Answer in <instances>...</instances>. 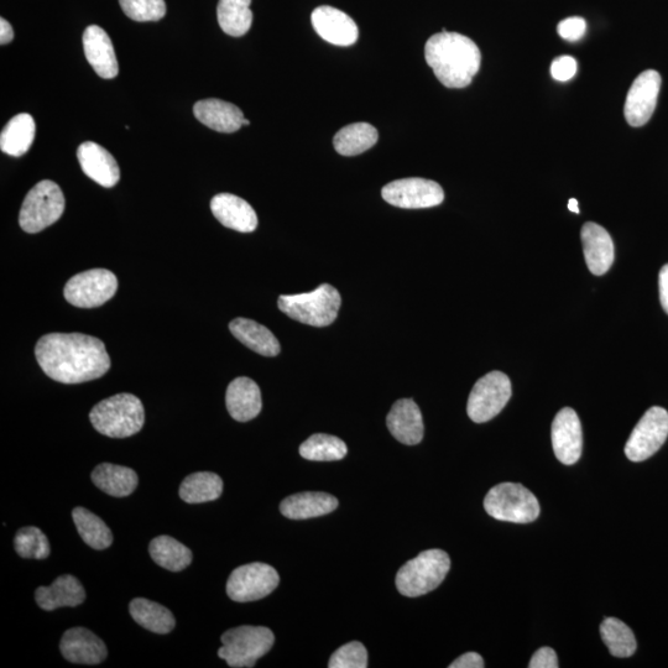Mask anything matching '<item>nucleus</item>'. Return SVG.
<instances>
[{
  "instance_id": "72a5a7b5",
  "label": "nucleus",
  "mask_w": 668,
  "mask_h": 668,
  "mask_svg": "<svg viewBox=\"0 0 668 668\" xmlns=\"http://www.w3.org/2000/svg\"><path fill=\"white\" fill-rule=\"evenodd\" d=\"M223 493V480L216 473L198 472L190 474L180 487V498L187 504H202L215 501Z\"/></svg>"
},
{
  "instance_id": "a18cd8bd",
  "label": "nucleus",
  "mask_w": 668,
  "mask_h": 668,
  "mask_svg": "<svg viewBox=\"0 0 668 668\" xmlns=\"http://www.w3.org/2000/svg\"><path fill=\"white\" fill-rule=\"evenodd\" d=\"M660 301L662 309L668 315V264L664 265L659 275Z\"/></svg>"
},
{
  "instance_id": "4468645a",
  "label": "nucleus",
  "mask_w": 668,
  "mask_h": 668,
  "mask_svg": "<svg viewBox=\"0 0 668 668\" xmlns=\"http://www.w3.org/2000/svg\"><path fill=\"white\" fill-rule=\"evenodd\" d=\"M661 88L660 73L647 70L631 85L625 102V118L631 127H643L655 112Z\"/></svg>"
},
{
  "instance_id": "2f4dec72",
  "label": "nucleus",
  "mask_w": 668,
  "mask_h": 668,
  "mask_svg": "<svg viewBox=\"0 0 668 668\" xmlns=\"http://www.w3.org/2000/svg\"><path fill=\"white\" fill-rule=\"evenodd\" d=\"M149 552L156 565L171 572H181L189 567L193 560L189 547L170 536L155 537L150 542Z\"/></svg>"
},
{
  "instance_id": "0eeeda50",
  "label": "nucleus",
  "mask_w": 668,
  "mask_h": 668,
  "mask_svg": "<svg viewBox=\"0 0 668 668\" xmlns=\"http://www.w3.org/2000/svg\"><path fill=\"white\" fill-rule=\"evenodd\" d=\"M484 509L492 518L506 523L529 524L539 518L540 504L524 485L501 483L489 490Z\"/></svg>"
},
{
  "instance_id": "473e14b6",
  "label": "nucleus",
  "mask_w": 668,
  "mask_h": 668,
  "mask_svg": "<svg viewBox=\"0 0 668 668\" xmlns=\"http://www.w3.org/2000/svg\"><path fill=\"white\" fill-rule=\"evenodd\" d=\"M252 0H219L217 18L224 33L239 38L248 33L253 24Z\"/></svg>"
},
{
  "instance_id": "6e6552de",
  "label": "nucleus",
  "mask_w": 668,
  "mask_h": 668,
  "mask_svg": "<svg viewBox=\"0 0 668 668\" xmlns=\"http://www.w3.org/2000/svg\"><path fill=\"white\" fill-rule=\"evenodd\" d=\"M65 211V196L54 181H41L26 195L19 223L26 233H39L59 221Z\"/></svg>"
},
{
  "instance_id": "39448f33",
  "label": "nucleus",
  "mask_w": 668,
  "mask_h": 668,
  "mask_svg": "<svg viewBox=\"0 0 668 668\" xmlns=\"http://www.w3.org/2000/svg\"><path fill=\"white\" fill-rule=\"evenodd\" d=\"M451 558L442 550L421 552L396 574V587L405 597H420L435 591L450 572Z\"/></svg>"
},
{
  "instance_id": "c03bdc74",
  "label": "nucleus",
  "mask_w": 668,
  "mask_h": 668,
  "mask_svg": "<svg viewBox=\"0 0 668 668\" xmlns=\"http://www.w3.org/2000/svg\"><path fill=\"white\" fill-rule=\"evenodd\" d=\"M484 666L482 656L477 654V652H467V654L459 656L457 660H454L450 668H483Z\"/></svg>"
},
{
  "instance_id": "bb28decb",
  "label": "nucleus",
  "mask_w": 668,
  "mask_h": 668,
  "mask_svg": "<svg viewBox=\"0 0 668 668\" xmlns=\"http://www.w3.org/2000/svg\"><path fill=\"white\" fill-rule=\"evenodd\" d=\"M234 337L245 347L264 357H276L280 353V343L274 333L258 322L248 318H236L229 325Z\"/></svg>"
},
{
  "instance_id": "7c9ffc66",
  "label": "nucleus",
  "mask_w": 668,
  "mask_h": 668,
  "mask_svg": "<svg viewBox=\"0 0 668 668\" xmlns=\"http://www.w3.org/2000/svg\"><path fill=\"white\" fill-rule=\"evenodd\" d=\"M379 133L369 123H354L339 130L333 139L334 149L343 156H356L377 144Z\"/></svg>"
},
{
  "instance_id": "f03ea898",
  "label": "nucleus",
  "mask_w": 668,
  "mask_h": 668,
  "mask_svg": "<svg viewBox=\"0 0 668 668\" xmlns=\"http://www.w3.org/2000/svg\"><path fill=\"white\" fill-rule=\"evenodd\" d=\"M425 59L438 81L447 88L471 85L482 64V54L473 40L446 30L427 41Z\"/></svg>"
},
{
  "instance_id": "4c0bfd02",
  "label": "nucleus",
  "mask_w": 668,
  "mask_h": 668,
  "mask_svg": "<svg viewBox=\"0 0 668 668\" xmlns=\"http://www.w3.org/2000/svg\"><path fill=\"white\" fill-rule=\"evenodd\" d=\"M15 551L23 558H35L45 560L50 555V544L48 537L39 527H23L17 532L14 539Z\"/></svg>"
},
{
  "instance_id": "e433bc0d",
  "label": "nucleus",
  "mask_w": 668,
  "mask_h": 668,
  "mask_svg": "<svg viewBox=\"0 0 668 668\" xmlns=\"http://www.w3.org/2000/svg\"><path fill=\"white\" fill-rule=\"evenodd\" d=\"M600 635L610 654L615 657H630L636 651L633 630L617 618H607L600 624Z\"/></svg>"
},
{
  "instance_id": "dca6fc26",
  "label": "nucleus",
  "mask_w": 668,
  "mask_h": 668,
  "mask_svg": "<svg viewBox=\"0 0 668 668\" xmlns=\"http://www.w3.org/2000/svg\"><path fill=\"white\" fill-rule=\"evenodd\" d=\"M311 20L316 33L327 43L336 46H351L357 43L358 26L342 10L323 5L313 10Z\"/></svg>"
},
{
  "instance_id": "5701e85b",
  "label": "nucleus",
  "mask_w": 668,
  "mask_h": 668,
  "mask_svg": "<svg viewBox=\"0 0 668 668\" xmlns=\"http://www.w3.org/2000/svg\"><path fill=\"white\" fill-rule=\"evenodd\" d=\"M35 600L46 612L64 607L75 608L85 602L86 591L76 577L62 574L50 587L36 589Z\"/></svg>"
},
{
  "instance_id": "58836bf2",
  "label": "nucleus",
  "mask_w": 668,
  "mask_h": 668,
  "mask_svg": "<svg viewBox=\"0 0 668 668\" xmlns=\"http://www.w3.org/2000/svg\"><path fill=\"white\" fill-rule=\"evenodd\" d=\"M119 3L135 22H159L166 14L165 0H119Z\"/></svg>"
},
{
  "instance_id": "f257e3e1",
  "label": "nucleus",
  "mask_w": 668,
  "mask_h": 668,
  "mask_svg": "<svg viewBox=\"0 0 668 668\" xmlns=\"http://www.w3.org/2000/svg\"><path fill=\"white\" fill-rule=\"evenodd\" d=\"M35 356L55 382L81 384L102 378L111 368L106 346L82 333H50L39 339Z\"/></svg>"
},
{
  "instance_id": "9d476101",
  "label": "nucleus",
  "mask_w": 668,
  "mask_h": 668,
  "mask_svg": "<svg viewBox=\"0 0 668 668\" xmlns=\"http://www.w3.org/2000/svg\"><path fill=\"white\" fill-rule=\"evenodd\" d=\"M511 398L508 375L492 372L479 379L469 395L467 412L476 424H484L498 416Z\"/></svg>"
},
{
  "instance_id": "9b49d317",
  "label": "nucleus",
  "mask_w": 668,
  "mask_h": 668,
  "mask_svg": "<svg viewBox=\"0 0 668 668\" xmlns=\"http://www.w3.org/2000/svg\"><path fill=\"white\" fill-rule=\"evenodd\" d=\"M280 577L266 563H249L236 568L227 582L228 597L237 603L255 602L268 597L278 588Z\"/></svg>"
},
{
  "instance_id": "49530a36",
  "label": "nucleus",
  "mask_w": 668,
  "mask_h": 668,
  "mask_svg": "<svg viewBox=\"0 0 668 668\" xmlns=\"http://www.w3.org/2000/svg\"><path fill=\"white\" fill-rule=\"evenodd\" d=\"M14 39V30L12 25L4 18L0 19V44L7 45Z\"/></svg>"
},
{
  "instance_id": "37998d69",
  "label": "nucleus",
  "mask_w": 668,
  "mask_h": 668,
  "mask_svg": "<svg viewBox=\"0 0 668 668\" xmlns=\"http://www.w3.org/2000/svg\"><path fill=\"white\" fill-rule=\"evenodd\" d=\"M530 668H557L558 659L555 650L551 647H541L532 656L529 664Z\"/></svg>"
},
{
  "instance_id": "1a4fd4ad",
  "label": "nucleus",
  "mask_w": 668,
  "mask_h": 668,
  "mask_svg": "<svg viewBox=\"0 0 668 668\" xmlns=\"http://www.w3.org/2000/svg\"><path fill=\"white\" fill-rule=\"evenodd\" d=\"M118 280L107 269H92L73 276L65 286V299L80 309L106 304L116 295Z\"/></svg>"
},
{
  "instance_id": "b1692460",
  "label": "nucleus",
  "mask_w": 668,
  "mask_h": 668,
  "mask_svg": "<svg viewBox=\"0 0 668 668\" xmlns=\"http://www.w3.org/2000/svg\"><path fill=\"white\" fill-rule=\"evenodd\" d=\"M229 415L239 422L255 419L262 411V393L252 379L240 377L229 384L226 395Z\"/></svg>"
},
{
  "instance_id": "a19ab883",
  "label": "nucleus",
  "mask_w": 668,
  "mask_h": 668,
  "mask_svg": "<svg viewBox=\"0 0 668 668\" xmlns=\"http://www.w3.org/2000/svg\"><path fill=\"white\" fill-rule=\"evenodd\" d=\"M586 30V20L579 17L562 20V22L558 24L557 28L558 34H560L561 38L563 40L570 41V43H576V41L581 40L584 34H586Z\"/></svg>"
},
{
  "instance_id": "4be33fe9",
  "label": "nucleus",
  "mask_w": 668,
  "mask_h": 668,
  "mask_svg": "<svg viewBox=\"0 0 668 668\" xmlns=\"http://www.w3.org/2000/svg\"><path fill=\"white\" fill-rule=\"evenodd\" d=\"M77 159L80 161L82 171L98 185L109 189L118 184L119 166L112 154L103 146L93 142L83 143L77 150Z\"/></svg>"
},
{
  "instance_id": "c85d7f7f",
  "label": "nucleus",
  "mask_w": 668,
  "mask_h": 668,
  "mask_svg": "<svg viewBox=\"0 0 668 668\" xmlns=\"http://www.w3.org/2000/svg\"><path fill=\"white\" fill-rule=\"evenodd\" d=\"M36 124L28 113H20L5 125L0 135V149L10 156H23L34 143Z\"/></svg>"
},
{
  "instance_id": "c756f323",
  "label": "nucleus",
  "mask_w": 668,
  "mask_h": 668,
  "mask_svg": "<svg viewBox=\"0 0 668 668\" xmlns=\"http://www.w3.org/2000/svg\"><path fill=\"white\" fill-rule=\"evenodd\" d=\"M130 615L144 629L155 634H169L175 629L174 614L164 605L149 599L137 598L129 605Z\"/></svg>"
},
{
  "instance_id": "09e8293b",
  "label": "nucleus",
  "mask_w": 668,
  "mask_h": 668,
  "mask_svg": "<svg viewBox=\"0 0 668 668\" xmlns=\"http://www.w3.org/2000/svg\"><path fill=\"white\" fill-rule=\"evenodd\" d=\"M243 124H244V125H249V124H250V122H249V120H248V119H244V123H243Z\"/></svg>"
},
{
  "instance_id": "ea45409f",
  "label": "nucleus",
  "mask_w": 668,
  "mask_h": 668,
  "mask_svg": "<svg viewBox=\"0 0 668 668\" xmlns=\"http://www.w3.org/2000/svg\"><path fill=\"white\" fill-rule=\"evenodd\" d=\"M330 668H367L368 651L358 641L346 644L331 656Z\"/></svg>"
},
{
  "instance_id": "412c9836",
  "label": "nucleus",
  "mask_w": 668,
  "mask_h": 668,
  "mask_svg": "<svg viewBox=\"0 0 668 668\" xmlns=\"http://www.w3.org/2000/svg\"><path fill=\"white\" fill-rule=\"evenodd\" d=\"M211 210L224 227L240 233H252L258 227L257 213L243 198L232 193H219L212 198Z\"/></svg>"
},
{
  "instance_id": "aec40b11",
  "label": "nucleus",
  "mask_w": 668,
  "mask_h": 668,
  "mask_svg": "<svg viewBox=\"0 0 668 668\" xmlns=\"http://www.w3.org/2000/svg\"><path fill=\"white\" fill-rule=\"evenodd\" d=\"M83 50L87 61L99 77L111 80L118 76L116 51L111 38L102 28L97 25L88 26L83 33Z\"/></svg>"
},
{
  "instance_id": "20e7f679",
  "label": "nucleus",
  "mask_w": 668,
  "mask_h": 668,
  "mask_svg": "<svg viewBox=\"0 0 668 668\" xmlns=\"http://www.w3.org/2000/svg\"><path fill=\"white\" fill-rule=\"evenodd\" d=\"M342 299L337 289L322 284L306 294L281 295L278 306L281 312L297 322L313 327L332 325L341 309Z\"/></svg>"
},
{
  "instance_id": "79ce46f5",
  "label": "nucleus",
  "mask_w": 668,
  "mask_h": 668,
  "mask_svg": "<svg viewBox=\"0 0 668 668\" xmlns=\"http://www.w3.org/2000/svg\"><path fill=\"white\" fill-rule=\"evenodd\" d=\"M576 72L577 61L572 56H560L552 62L551 75L556 81H570L576 75Z\"/></svg>"
},
{
  "instance_id": "a211bd4d",
  "label": "nucleus",
  "mask_w": 668,
  "mask_h": 668,
  "mask_svg": "<svg viewBox=\"0 0 668 668\" xmlns=\"http://www.w3.org/2000/svg\"><path fill=\"white\" fill-rule=\"evenodd\" d=\"M386 425L391 435L404 445H419L424 438V419L414 400L396 401L386 417Z\"/></svg>"
},
{
  "instance_id": "6ab92c4d",
  "label": "nucleus",
  "mask_w": 668,
  "mask_h": 668,
  "mask_svg": "<svg viewBox=\"0 0 668 668\" xmlns=\"http://www.w3.org/2000/svg\"><path fill=\"white\" fill-rule=\"evenodd\" d=\"M584 258L593 275H604L612 268L615 259L612 237L602 226L588 222L581 232Z\"/></svg>"
},
{
  "instance_id": "f8f14e48",
  "label": "nucleus",
  "mask_w": 668,
  "mask_h": 668,
  "mask_svg": "<svg viewBox=\"0 0 668 668\" xmlns=\"http://www.w3.org/2000/svg\"><path fill=\"white\" fill-rule=\"evenodd\" d=\"M668 437V412L654 406L646 411L625 446L631 462H643L660 450Z\"/></svg>"
},
{
  "instance_id": "f3484780",
  "label": "nucleus",
  "mask_w": 668,
  "mask_h": 668,
  "mask_svg": "<svg viewBox=\"0 0 668 668\" xmlns=\"http://www.w3.org/2000/svg\"><path fill=\"white\" fill-rule=\"evenodd\" d=\"M60 650L67 661L77 665H99L108 656L106 644L85 628L67 630L62 636Z\"/></svg>"
},
{
  "instance_id": "a878e982",
  "label": "nucleus",
  "mask_w": 668,
  "mask_h": 668,
  "mask_svg": "<svg viewBox=\"0 0 668 668\" xmlns=\"http://www.w3.org/2000/svg\"><path fill=\"white\" fill-rule=\"evenodd\" d=\"M338 500L327 493L306 492L291 495L280 505L281 514L287 519L305 520L333 513Z\"/></svg>"
},
{
  "instance_id": "f704fd0d",
  "label": "nucleus",
  "mask_w": 668,
  "mask_h": 668,
  "mask_svg": "<svg viewBox=\"0 0 668 668\" xmlns=\"http://www.w3.org/2000/svg\"><path fill=\"white\" fill-rule=\"evenodd\" d=\"M72 519L85 544L95 550H106L113 544L111 529L96 514L85 508L72 511Z\"/></svg>"
},
{
  "instance_id": "ddd939ff",
  "label": "nucleus",
  "mask_w": 668,
  "mask_h": 668,
  "mask_svg": "<svg viewBox=\"0 0 668 668\" xmlns=\"http://www.w3.org/2000/svg\"><path fill=\"white\" fill-rule=\"evenodd\" d=\"M382 196L390 205L405 210L436 207L445 200V192L437 182L419 177L390 182L382 190Z\"/></svg>"
},
{
  "instance_id": "423d86ee",
  "label": "nucleus",
  "mask_w": 668,
  "mask_h": 668,
  "mask_svg": "<svg viewBox=\"0 0 668 668\" xmlns=\"http://www.w3.org/2000/svg\"><path fill=\"white\" fill-rule=\"evenodd\" d=\"M222 647L218 656L227 661L229 667H254L260 657L274 646L273 631L265 626L244 625L226 631L222 635Z\"/></svg>"
},
{
  "instance_id": "393cba45",
  "label": "nucleus",
  "mask_w": 668,
  "mask_h": 668,
  "mask_svg": "<svg viewBox=\"0 0 668 668\" xmlns=\"http://www.w3.org/2000/svg\"><path fill=\"white\" fill-rule=\"evenodd\" d=\"M193 114L206 127L219 133H234L243 127L244 114L232 103L221 99H205L193 107Z\"/></svg>"
},
{
  "instance_id": "2eb2a0df",
  "label": "nucleus",
  "mask_w": 668,
  "mask_h": 668,
  "mask_svg": "<svg viewBox=\"0 0 668 668\" xmlns=\"http://www.w3.org/2000/svg\"><path fill=\"white\" fill-rule=\"evenodd\" d=\"M552 446L558 461L572 466L581 458L583 432L581 420L571 407L558 412L552 422Z\"/></svg>"
},
{
  "instance_id": "c9c22d12",
  "label": "nucleus",
  "mask_w": 668,
  "mask_h": 668,
  "mask_svg": "<svg viewBox=\"0 0 668 668\" xmlns=\"http://www.w3.org/2000/svg\"><path fill=\"white\" fill-rule=\"evenodd\" d=\"M348 448L341 438L325 433H317L300 446V454L313 462L341 461L347 456Z\"/></svg>"
},
{
  "instance_id": "7ed1b4c3",
  "label": "nucleus",
  "mask_w": 668,
  "mask_h": 668,
  "mask_svg": "<svg viewBox=\"0 0 668 668\" xmlns=\"http://www.w3.org/2000/svg\"><path fill=\"white\" fill-rule=\"evenodd\" d=\"M90 420L102 435L127 438L143 429L145 411L142 401L132 394H118L93 407Z\"/></svg>"
},
{
  "instance_id": "de8ad7c7",
  "label": "nucleus",
  "mask_w": 668,
  "mask_h": 668,
  "mask_svg": "<svg viewBox=\"0 0 668 668\" xmlns=\"http://www.w3.org/2000/svg\"><path fill=\"white\" fill-rule=\"evenodd\" d=\"M568 210L574 213H579L578 201L576 198H571L570 202H568Z\"/></svg>"
},
{
  "instance_id": "cd10ccee",
  "label": "nucleus",
  "mask_w": 668,
  "mask_h": 668,
  "mask_svg": "<svg viewBox=\"0 0 668 668\" xmlns=\"http://www.w3.org/2000/svg\"><path fill=\"white\" fill-rule=\"evenodd\" d=\"M92 482L111 497H129L137 489L138 474L128 467L102 463L92 472Z\"/></svg>"
}]
</instances>
